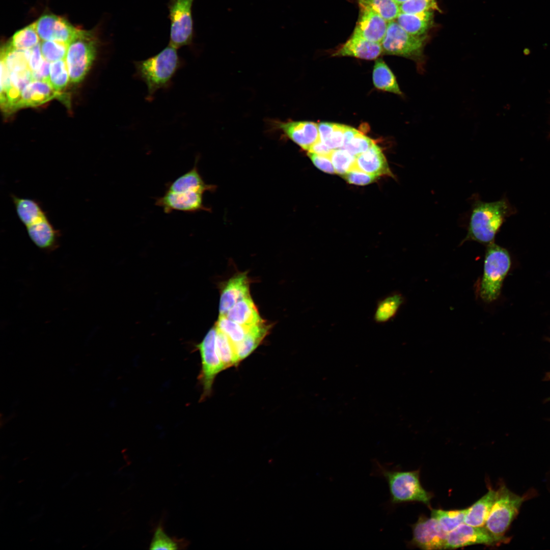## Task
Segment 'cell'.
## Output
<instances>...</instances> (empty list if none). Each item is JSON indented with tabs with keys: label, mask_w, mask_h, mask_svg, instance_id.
<instances>
[{
	"label": "cell",
	"mask_w": 550,
	"mask_h": 550,
	"mask_svg": "<svg viewBox=\"0 0 550 550\" xmlns=\"http://www.w3.org/2000/svg\"><path fill=\"white\" fill-rule=\"evenodd\" d=\"M17 215L20 222L27 227L47 215L41 204L36 200L20 198L11 194Z\"/></svg>",
	"instance_id": "25"
},
{
	"label": "cell",
	"mask_w": 550,
	"mask_h": 550,
	"mask_svg": "<svg viewBox=\"0 0 550 550\" xmlns=\"http://www.w3.org/2000/svg\"><path fill=\"white\" fill-rule=\"evenodd\" d=\"M404 301L399 293H392L377 302L373 319L376 323H383L393 318Z\"/></svg>",
	"instance_id": "27"
},
{
	"label": "cell",
	"mask_w": 550,
	"mask_h": 550,
	"mask_svg": "<svg viewBox=\"0 0 550 550\" xmlns=\"http://www.w3.org/2000/svg\"><path fill=\"white\" fill-rule=\"evenodd\" d=\"M61 94L55 90L49 82L33 80L22 90L15 110L40 105L54 98L61 97Z\"/></svg>",
	"instance_id": "18"
},
{
	"label": "cell",
	"mask_w": 550,
	"mask_h": 550,
	"mask_svg": "<svg viewBox=\"0 0 550 550\" xmlns=\"http://www.w3.org/2000/svg\"><path fill=\"white\" fill-rule=\"evenodd\" d=\"M395 20L406 32L411 35L427 36L434 25V11L414 14L400 12Z\"/></svg>",
	"instance_id": "20"
},
{
	"label": "cell",
	"mask_w": 550,
	"mask_h": 550,
	"mask_svg": "<svg viewBox=\"0 0 550 550\" xmlns=\"http://www.w3.org/2000/svg\"><path fill=\"white\" fill-rule=\"evenodd\" d=\"M354 168L377 177L391 173L381 150L375 144L355 156Z\"/></svg>",
	"instance_id": "19"
},
{
	"label": "cell",
	"mask_w": 550,
	"mask_h": 550,
	"mask_svg": "<svg viewBox=\"0 0 550 550\" xmlns=\"http://www.w3.org/2000/svg\"><path fill=\"white\" fill-rule=\"evenodd\" d=\"M40 39L34 22L16 32L9 42L15 48L29 49L40 43Z\"/></svg>",
	"instance_id": "33"
},
{
	"label": "cell",
	"mask_w": 550,
	"mask_h": 550,
	"mask_svg": "<svg viewBox=\"0 0 550 550\" xmlns=\"http://www.w3.org/2000/svg\"><path fill=\"white\" fill-rule=\"evenodd\" d=\"M216 347L225 370L236 366L240 363L233 343L225 334L217 328Z\"/></svg>",
	"instance_id": "30"
},
{
	"label": "cell",
	"mask_w": 550,
	"mask_h": 550,
	"mask_svg": "<svg viewBox=\"0 0 550 550\" xmlns=\"http://www.w3.org/2000/svg\"><path fill=\"white\" fill-rule=\"evenodd\" d=\"M329 158L336 173L343 175L354 168L355 156L345 149L333 150Z\"/></svg>",
	"instance_id": "36"
},
{
	"label": "cell",
	"mask_w": 550,
	"mask_h": 550,
	"mask_svg": "<svg viewBox=\"0 0 550 550\" xmlns=\"http://www.w3.org/2000/svg\"><path fill=\"white\" fill-rule=\"evenodd\" d=\"M68 44L57 41H42L40 43L42 54L44 59L51 63L65 59Z\"/></svg>",
	"instance_id": "37"
},
{
	"label": "cell",
	"mask_w": 550,
	"mask_h": 550,
	"mask_svg": "<svg viewBox=\"0 0 550 550\" xmlns=\"http://www.w3.org/2000/svg\"><path fill=\"white\" fill-rule=\"evenodd\" d=\"M277 126L302 149L309 151L319 140L318 124L310 121L278 122Z\"/></svg>",
	"instance_id": "15"
},
{
	"label": "cell",
	"mask_w": 550,
	"mask_h": 550,
	"mask_svg": "<svg viewBox=\"0 0 550 550\" xmlns=\"http://www.w3.org/2000/svg\"><path fill=\"white\" fill-rule=\"evenodd\" d=\"M25 228L30 239L42 251L50 253L59 247L60 232L53 227L47 215Z\"/></svg>",
	"instance_id": "14"
},
{
	"label": "cell",
	"mask_w": 550,
	"mask_h": 550,
	"mask_svg": "<svg viewBox=\"0 0 550 550\" xmlns=\"http://www.w3.org/2000/svg\"><path fill=\"white\" fill-rule=\"evenodd\" d=\"M400 11L404 13H418L433 10L441 12L437 0H409L400 5Z\"/></svg>",
	"instance_id": "40"
},
{
	"label": "cell",
	"mask_w": 550,
	"mask_h": 550,
	"mask_svg": "<svg viewBox=\"0 0 550 550\" xmlns=\"http://www.w3.org/2000/svg\"><path fill=\"white\" fill-rule=\"evenodd\" d=\"M374 144L372 140L358 131L343 144L342 149L356 156L368 150Z\"/></svg>",
	"instance_id": "38"
},
{
	"label": "cell",
	"mask_w": 550,
	"mask_h": 550,
	"mask_svg": "<svg viewBox=\"0 0 550 550\" xmlns=\"http://www.w3.org/2000/svg\"><path fill=\"white\" fill-rule=\"evenodd\" d=\"M270 328L265 321L250 328L244 339L235 346L239 362L249 356L260 344Z\"/></svg>",
	"instance_id": "24"
},
{
	"label": "cell",
	"mask_w": 550,
	"mask_h": 550,
	"mask_svg": "<svg viewBox=\"0 0 550 550\" xmlns=\"http://www.w3.org/2000/svg\"><path fill=\"white\" fill-rule=\"evenodd\" d=\"M466 511L467 508L453 510L432 509L431 516L437 520L444 531L449 533L464 522Z\"/></svg>",
	"instance_id": "31"
},
{
	"label": "cell",
	"mask_w": 550,
	"mask_h": 550,
	"mask_svg": "<svg viewBox=\"0 0 550 550\" xmlns=\"http://www.w3.org/2000/svg\"><path fill=\"white\" fill-rule=\"evenodd\" d=\"M96 48L93 33L78 30L68 45L65 58L71 82L78 83L84 79L95 58Z\"/></svg>",
	"instance_id": "7"
},
{
	"label": "cell",
	"mask_w": 550,
	"mask_h": 550,
	"mask_svg": "<svg viewBox=\"0 0 550 550\" xmlns=\"http://www.w3.org/2000/svg\"><path fill=\"white\" fill-rule=\"evenodd\" d=\"M395 1L399 5H400L401 4H402L405 3V2H407V1H408L409 0H395Z\"/></svg>",
	"instance_id": "48"
},
{
	"label": "cell",
	"mask_w": 550,
	"mask_h": 550,
	"mask_svg": "<svg viewBox=\"0 0 550 550\" xmlns=\"http://www.w3.org/2000/svg\"><path fill=\"white\" fill-rule=\"evenodd\" d=\"M44 59L42 54L40 43L31 49L29 64L32 72L38 70L41 66Z\"/></svg>",
	"instance_id": "44"
},
{
	"label": "cell",
	"mask_w": 550,
	"mask_h": 550,
	"mask_svg": "<svg viewBox=\"0 0 550 550\" xmlns=\"http://www.w3.org/2000/svg\"><path fill=\"white\" fill-rule=\"evenodd\" d=\"M196 160L192 169L173 181L168 183L166 190L172 192L199 191L204 193L206 191H212L215 187L206 184L199 172Z\"/></svg>",
	"instance_id": "22"
},
{
	"label": "cell",
	"mask_w": 550,
	"mask_h": 550,
	"mask_svg": "<svg viewBox=\"0 0 550 550\" xmlns=\"http://www.w3.org/2000/svg\"><path fill=\"white\" fill-rule=\"evenodd\" d=\"M343 178L349 183L364 185L373 182L377 176L353 168L344 175Z\"/></svg>",
	"instance_id": "41"
},
{
	"label": "cell",
	"mask_w": 550,
	"mask_h": 550,
	"mask_svg": "<svg viewBox=\"0 0 550 550\" xmlns=\"http://www.w3.org/2000/svg\"><path fill=\"white\" fill-rule=\"evenodd\" d=\"M472 204L468 230L462 242L471 240L483 244L492 243L509 212L506 201L485 202L476 198Z\"/></svg>",
	"instance_id": "2"
},
{
	"label": "cell",
	"mask_w": 550,
	"mask_h": 550,
	"mask_svg": "<svg viewBox=\"0 0 550 550\" xmlns=\"http://www.w3.org/2000/svg\"><path fill=\"white\" fill-rule=\"evenodd\" d=\"M194 0H169L171 21L169 45L178 49L190 46L194 38L192 6Z\"/></svg>",
	"instance_id": "8"
},
{
	"label": "cell",
	"mask_w": 550,
	"mask_h": 550,
	"mask_svg": "<svg viewBox=\"0 0 550 550\" xmlns=\"http://www.w3.org/2000/svg\"><path fill=\"white\" fill-rule=\"evenodd\" d=\"M216 328H211L202 341L196 347L201 359V368L198 379L203 388L200 401L211 395L213 384L216 376L225 370L216 347Z\"/></svg>",
	"instance_id": "9"
},
{
	"label": "cell",
	"mask_w": 550,
	"mask_h": 550,
	"mask_svg": "<svg viewBox=\"0 0 550 550\" xmlns=\"http://www.w3.org/2000/svg\"><path fill=\"white\" fill-rule=\"evenodd\" d=\"M428 36H418L406 32L396 21L388 22L387 30L381 45L382 53L409 59L415 61L420 70H423L424 50Z\"/></svg>",
	"instance_id": "6"
},
{
	"label": "cell",
	"mask_w": 550,
	"mask_h": 550,
	"mask_svg": "<svg viewBox=\"0 0 550 550\" xmlns=\"http://www.w3.org/2000/svg\"><path fill=\"white\" fill-rule=\"evenodd\" d=\"M250 281L246 272L235 274L223 286L219 300L220 315H226L238 301L250 296Z\"/></svg>",
	"instance_id": "16"
},
{
	"label": "cell",
	"mask_w": 550,
	"mask_h": 550,
	"mask_svg": "<svg viewBox=\"0 0 550 550\" xmlns=\"http://www.w3.org/2000/svg\"><path fill=\"white\" fill-rule=\"evenodd\" d=\"M358 19L353 33L369 41L381 43L386 35L388 22L367 4L358 0Z\"/></svg>",
	"instance_id": "12"
},
{
	"label": "cell",
	"mask_w": 550,
	"mask_h": 550,
	"mask_svg": "<svg viewBox=\"0 0 550 550\" xmlns=\"http://www.w3.org/2000/svg\"><path fill=\"white\" fill-rule=\"evenodd\" d=\"M69 80V75L65 59L50 63L49 82L59 92L64 89Z\"/></svg>",
	"instance_id": "34"
},
{
	"label": "cell",
	"mask_w": 550,
	"mask_h": 550,
	"mask_svg": "<svg viewBox=\"0 0 550 550\" xmlns=\"http://www.w3.org/2000/svg\"><path fill=\"white\" fill-rule=\"evenodd\" d=\"M50 62L44 59L40 68L36 71L32 72L33 80H39L49 82Z\"/></svg>",
	"instance_id": "45"
},
{
	"label": "cell",
	"mask_w": 550,
	"mask_h": 550,
	"mask_svg": "<svg viewBox=\"0 0 550 550\" xmlns=\"http://www.w3.org/2000/svg\"><path fill=\"white\" fill-rule=\"evenodd\" d=\"M375 473L387 482L392 506L420 502L429 506L432 493L426 490L420 480L419 470L402 471L391 469L375 460Z\"/></svg>",
	"instance_id": "3"
},
{
	"label": "cell",
	"mask_w": 550,
	"mask_h": 550,
	"mask_svg": "<svg viewBox=\"0 0 550 550\" xmlns=\"http://www.w3.org/2000/svg\"><path fill=\"white\" fill-rule=\"evenodd\" d=\"M502 541L485 527H475L462 523L448 533L445 549H451L474 544L498 546Z\"/></svg>",
	"instance_id": "11"
},
{
	"label": "cell",
	"mask_w": 550,
	"mask_h": 550,
	"mask_svg": "<svg viewBox=\"0 0 550 550\" xmlns=\"http://www.w3.org/2000/svg\"><path fill=\"white\" fill-rule=\"evenodd\" d=\"M189 543L185 538L171 537L164 531L162 522L155 528L149 548L150 549L175 550L186 549Z\"/></svg>",
	"instance_id": "29"
},
{
	"label": "cell",
	"mask_w": 550,
	"mask_h": 550,
	"mask_svg": "<svg viewBox=\"0 0 550 550\" xmlns=\"http://www.w3.org/2000/svg\"><path fill=\"white\" fill-rule=\"evenodd\" d=\"M183 63L177 49L169 44L156 54L133 62L134 77L147 86V101H151L157 91L171 87L173 78Z\"/></svg>",
	"instance_id": "1"
},
{
	"label": "cell",
	"mask_w": 550,
	"mask_h": 550,
	"mask_svg": "<svg viewBox=\"0 0 550 550\" xmlns=\"http://www.w3.org/2000/svg\"><path fill=\"white\" fill-rule=\"evenodd\" d=\"M377 12L387 22L396 20L401 12L395 0H361Z\"/></svg>",
	"instance_id": "35"
},
{
	"label": "cell",
	"mask_w": 550,
	"mask_h": 550,
	"mask_svg": "<svg viewBox=\"0 0 550 550\" xmlns=\"http://www.w3.org/2000/svg\"><path fill=\"white\" fill-rule=\"evenodd\" d=\"M215 326L228 337L234 347L244 339L250 329L229 319L226 315H220Z\"/></svg>",
	"instance_id": "32"
},
{
	"label": "cell",
	"mask_w": 550,
	"mask_h": 550,
	"mask_svg": "<svg viewBox=\"0 0 550 550\" xmlns=\"http://www.w3.org/2000/svg\"><path fill=\"white\" fill-rule=\"evenodd\" d=\"M58 17L52 14H45L35 22L36 31L42 41L53 40Z\"/></svg>",
	"instance_id": "39"
},
{
	"label": "cell",
	"mask_w": 550,
	"mask_h": 550,
	"mask_svg": "<svg viewBox=\"0 0 550 550\" xmlns=\"http://www.w3.org/2000/svg\"><path fill=\"white\" fill-rule=\"evenodd\" d=\"M496 491L495 500L485 527L503 543H506L510 538L505 534L518 514L522 503L530 496L527 493L522 496L516 494L504 484H501Z\"/></svg>",
	"instance_id": "4"
},
{
	"label": "cell",
	"mask_w": 550,
	"mask_h": 550,
	"mask_svg": "<svg viewBox=\"0 0 550 550\" xmlns=\"http://www.w3.org/2000/svg\"><path fill=\"white\" fill-rule=\"evenodd\" d=\"M30 53L31 49H16L8 42L1 49V59L4 61L10 72L19 71L30 69Z\"/></svg>",
	"instance_id": "28"
},
{
	"label": "cell",
	"mask_w": 550,
	"mask_h": 550,
	"mask_svg": "<svg viewBox=\"0 0 550 550\" xmlns=\"http://www.w3.org/2000/svg\"><path fill=\"white\" fill-rule=\"evenodd\" d=\"M413 536L407 545L425 550L445 549L448 533L438 522L431 516H420L411 525Z\"/></svg>",
	"instance_id": "10"
},
{
	"label": "cell",
	"mask_w": 550,
	"mask_h": 550,
	"mask_svg": "<svg viewBox=\"0 0 550 550\" xmlns=\"http://www.w3.org/2000/svg\"><path fill=\"white\" fill-rule=\"evenodd\" d=\"M333 150L322 142L320 139L310 149L308 152L318 155L329 156Z\"/></svg>",
	"instance_id": "47"
},
{
	"label": "cell",
	"mask_w": 550,
	"mask_h": 550,
	"mask_svg": "<svg viewBox=\"0 0 550 550\" xmlns=\"http://www.w3.org/2000/svg\"><path fill=\"white\" fill-rule=\"evenodd\" d=\"M372 77L374 85L377 89L402 94L394 74L381 59L376 61Z\"/></svg>",
	"instance_id": "26"
},
{
	"label": "cell",
	"mask_w": 550,
	"mask_h": 550,
	"mask_svg": "<svg viewBox=\"0 0 550 550\" xmlns=\"http://www.w3.org/2000/svg\"><path fill=\"white\" fill-rule=\"evenodd\" d=\"M345 126L335 123L334 128L330 136L323 143L332 150L342 148L343 145Z\"/></svg>",
	"instance_id": "42"
},
{
	"label": "cell",
	"mask_w": 550,
	"mask_h": 550,
	"mask_svg": "<svg viewBox=\"0 0 550 550\" xmlns=\"http://www.w3.org/2000/svg\"><path fill=\"white\" fill-rule=\"evenodd\" d=\"M314 165L326 173H336L335 170L329 156H322L308 152V153Z\"/></svg>",
	"instance_id": "43"
},
{
	"label": "cell",
	"mask_w": 550,
	"mask_h": 550,
	"mask_svg": "<svg viewBox=\"0 0 550 550\" xmlns=\"http://www.w3.org/2000/svg\"><path fill=\"white\" fill-rule=\"evenodd\" d=\"M203 194L199 191L172 192L166 190L163 196L156 199L155 205L167 214L173 211L192 213L207 210L208 208L203 205Z\"/></svg>",
	"instance_id": "13"
},
{
	"label": "cell",
	"mask_w": 550,
	"mask_h": 550,
	"mask_svg": "<svg viewBox=\"0 0 550 550\" xmlns=\"http://www.w3.org/2000/svg\"><path fill=\"white\" fill-rule=\"evenodd\" d=\"M226 316L229 319L248 328L264 321L260 316L251 296L238 301Z\"/></svg>",
	"instance_id": "21"
},
{
	"label": "cell",
	"mask_w": 550,
	"mask_h": 550,
	"mask_svg": "<svg viewBox=\"0 0 550 550\" xmlns=\"http://www.w3.org/2000/svg\"><path fill=\"white\" fill-rule=\"evenodd\" d=\"M382 53L381 43L367 40L352 34L350 38L333 52L334 57H353L374 60Z\"/></svg>",
	"instance_id": "17"
},
{
	"label": "cell",
	"mask_w": 550,
	"mask_h": 550,
	"mask_svg": "<svg viewBox=\"0 0 550 550\" xmlns=\"http://www.w3.org/2000/svg\"><path fill=\"white\" fill-rule=\"evenodd\" d=\"M335 123L331 122H321L318 124L320 140L324 142L330 136L335 127Z\"/></svg>",
	"instance_id": "46"
},
{
	"label": "cell",
	"mask_w": 550,
	"mask_h": 550,
	"mask_svg": "<svg viewBox=\"0 0 550 550\" xmlns=\"http://www.w3.org/2000/svg\"><path fill=\"white\" fill-rule=\"evenodd\" d=\"M510 264V256L506 250L493 242L487 245L479 289L480 297L483 301L490 302L498 297Z\"/></svg>",
	"instance_id": "5"
},
{
	"label": "cell",
	"mask_w": 550,
	"mask_h": 550,
	"mask_svg": "<svg viewBox=\"0 0 550 550\" xmlns=\"http://www.w3.org/2000/svg\"><path fill=\"white\" fill-rule=\"evenodd\" d=\"M497 491L489 488L487 493L467 508L464 522L475 527H483L494 503Z\"/></svg>",
	"instance_id": "23"
}]
</instances>
